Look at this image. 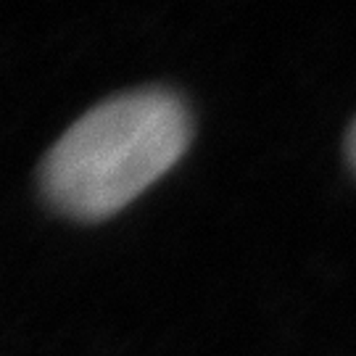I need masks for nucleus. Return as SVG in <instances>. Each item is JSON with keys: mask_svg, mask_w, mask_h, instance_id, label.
Instances as JSON below:
<instances>
[{"mask_svg": "<svg viewBox=\"0 0 356 356\" xmlns=\"http://www.w3.org/2000/svg\"><path fill=\"white\" fill-rule=\"evenodd\" d=\"M346 153H348V161H351V166H354L356 172V119L354 124H351V129H348V138H346Z\"/></svg>", "mask_w": 356, "mask_h": 356, "instance_id": "obj_2", "label": "nucleus"}, {"mask_svg": "<svg viewBox=\"0 0 356 356\" xmlns=\"http://www.w3.org/2000/svg\"><path fill=\"white\" fill-rule=\"evenodd\" d=\"M188 138V111L172 92H122L69 124L40 164V185L56 211L98 222L177 164Z\"/></svg>", "mask_w": 356, "mask_h": 356, "instance_id": "obj_1", "label": "nucleus"}]
</instances>
